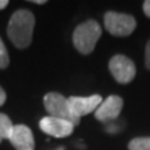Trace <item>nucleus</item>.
Returning a JSON list of instances; mask_svg holds the SVG:
<instances>
[{
    "label": "nucleus",
    "mask_w": 150,
    "mask_h": 150,
    "mask_svg": "<svg viewBox=\"0 0 150 150\" xmlns=\"http://www.w3.org/2000/svg\"><path fill=\"white\" fill-rule=\"evenodd\" d=\"M68 101L71 112L80 119L81 116L90 114L93 111L95 112V110L103 103V98L99 94L90 96H70Z\"/></svg>",
    "instance_id": "obj_6"
},
{
    "label": "nucleus",
    "mask_w": 150,
    "mask_h": 150,
    "mask_svg": "<svg viewBox=\"0 0 150 150\" xmlns=\"http://www.w3.org/2000/svg\"><path fill=\"white\" fill-rule=\"evenodd\" d=\"M8 4H9L8 0H0V10H1V9H5L8 6Z\"/></svg>",
    "instance_id": "obj_16"
},
{
    "label": "nucleus",
    "mask_w": 150,
    "mask_h": 150,
    "mask_svg": "<svg viewBox=\"0 0 150 150\" xmlns=\"http://www.w3.org/2000/svg\"><path fill=\"white\" fill-rule=\"evenodd\" d=\"M6 101V93L4 91V89L0 86V106L4 105V103Z\"/></svg>",
    "instance_id": "obj_15"
},
{
    "label": "nucleus",
    "mask_w": 150,
    "mask_h": 150,
    "mask_svg": "<svg viewBox=\"0 0 150 150\" xmlns=\"http://www.w3.org/2000/svg\"><path fill=\"white\" fill-rule=\"evenodd\" d=\"M44 106L49 116L70 121L74 125H79L80 119L76 118L69 106V101L64 95L59 93H48L44 96Z\"/></svg>",
    "instance_id": "obj_3"
},
{
    "label": "nucleus",
    "mask_w": 150,
    "mask_h": 150,
    "mask_svg": "<svg viewBox=\"0 0 150 150\" xmlns=\"http://www.w3.org/2000/svg\"><path fill=\"white\" fill-rule=\"evenodd\" d=\"M109 70L114 79L120 84L130 83L137 75V68L131 59L125 55H114L109 62Z\"/></svg>",
    "instance_id": "obj_5"
},
{
    "label": "nucleus",
    "mask_w": 150,
    "mask_h": 150,
    "mask_svg": "<svg viewBox=\"0 0 150 150\" xmlns=\"http://www.w3.org/2000/svg\"><path fill=\"white\" fill-rule=\"evenodd\" d=\"M9 54L6 50V46L4 44V41L0 38V69H5L9 65Z\"/></svg>",
    "instance_id": "obj_12"
},
{
    "label": "nucleus",
    "mask_w": 150,
    "mask_h": 150,
    "mask_svg": "<svg viewBox=\"0 0 150 150\" xmlns=\"http://www.w3.org/2000/svg\"><path fill=\"white\" fill-rule=\"evenodd\" d=\"M105 29L114 36H128L137 28V20L128 14L108 11L104 15Z\"/></svg>",
    "instance_id": "obj_4"
},
{
    "label": "nucleus",
    "mask_w": 150,
    "mask_h": 150,
    "mask_svg": "<svg viewBox=\"0 0 150 150\" xmlns=\"http://www.w3.org/2000/svg\"><path fill=\"white\" fill-rule=\"evenodd\" d=\"M145 67L150 69V40L145 46Z\"/></svg>",
    "instance_id": "obj_13"
},
{
    "label": "nucleus",
    "mask_w": 150,
    "mask_h": 150,
    "mask_svg": "<svg viewBox=\"0 0 150 150\" xmlns=\"http://www.w3.org/2000/svg\"><path fill=\"white\" fill-rule=\"evenodd\" d=\"M9 142L15 150H34L35 149V140L34 135L30 128H28L24 124L14 125L11 135L9 138Z\"/></svg>",
    "instance_id": "obj_9"
},
{
    "label": "nucleus",
    "mask_w": 150,
    "mask_h": 150,
    "mask_svg": "<svg viewBox=\"0 0 150 150\" xmlns=\"http://www.w3.org/2000/svg\"><path fill=\"white\" fill-rule=\"evenodd\" d=\"M101 36V28L95 20H86L76 26L73 34V43L79 53L90 54Z\"/></svg>",
    "instance_id": "obj_2"
},
{
    "label": "nucleus",
    "mask_w": 150,
    "mask_h": 150,
    "mask_svg": "<svg viewBox=\"0 0 150 150\" xmlns=\"http://www.w3.org/2000/svg\"><path fill=\"white\" fill-rule=\"evenodd\" d=\"M35 18L26 9L16 10L8 24V36L18 49H25L31 44Z\"/></svg>",
    "instance_id": "obj_1"
},
{
    "label": "nucleus",
    "mask_w": 150,
    "mask_h": 150,
    "mask_svg": "<svg viewBox=\"0 0 150 150\" xmlns=\"http://www.w3.org/2000/svg\"><path fill=\"white\" fill-rule=\"evenodd\" d=\"M129 150H150V138H135L128 145Z\"/></svg>",
    "instance_id": "obj_11"
},
{
    "label": "nucleus",
    "mask_w": 150,
    "mask_h": 150,
    "mask_svg": "<svg viewBox=\"0 0 150 150\" xmlns=\"http://www.w3.org/2000/svg\"><path fill=\"white\" fill-rule=\"evenodd\" d=\"M31 3H35V4H45L46 1H45V0H31Z\"/></svg>",
    "instance_id": "obj_17"
},
{
    "label": "nucleus",
    "mask_w": 150,
    "mask_h": 150,
    "mask_svg": "<svg viewBox=\"0 0 150 150\" xmlns=\"http://www.w3.org/2000/svg\"><path fill=\"white\" fill-rule=\"evenodd\" d=\"M123 104L124 101L120 96L118 95L108 96L105 100H103L99 108L95 110V118L99 121H103V123L115 120L120 115V111L123 109Z\"/></svg>",
    "instance_id": "obj_8"
},
{
    "label": "nucleus",
    "mask_w": 150,
    "mask_h": 150,
    "mask_svg": "<svg viewBox=\"0 0 150 150\" xmlns=\"http://www.w3.org/2000/svg\"><path fill=\"white\" fill-rule=\"evenodd\" d=\"M14 129V124L11 123L10 118L8 115L0 112V143L4 139H9Z\"/></svg>",
    "instance_id": "obj_10"
},
{
    "label": "nucleus",
    "mask_w": 150,
    "mask_h": 150,
    "mask_svg": "<svg viewBox=\"0 0 150 150\" xmlns=\"http://www.w3.org/2000/svg\"><path fill=\"white\" fill-rule=\"evenodd\" d=\"M143 10L145 13V15H146L148 18H150V0L144 1V4H143Z\"/></svg>",
    "instance_id": "obj_14"
},
{
    "label": "nucleus",
    "mask_w": 150,
    "mask_h": 150,
    "mask_svg": "<svg viewBox=\"0 0 150 150\" xmlns=\"http://www.w3.org/2000/svg\"><path fill=\"white\" fill-rule=\"evenodd\" d=\"M39 126L45 134L50 135V137H54V138L68 137V135L73 133L75 128V125L71 124L70 121L53 118V116H45V118H43L40 120Z\"/></svg>",
    "instance_id": "obj_7"
}]
</instances>
